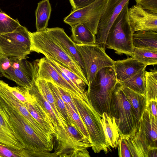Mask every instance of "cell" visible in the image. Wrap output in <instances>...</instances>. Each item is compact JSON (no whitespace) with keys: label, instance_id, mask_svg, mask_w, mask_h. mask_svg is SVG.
Returning <instances> with one entry per match:
<instances>
[{"label":"cell","instance_id":"18","mask_svg":"<svg viewBox=\"0 0 157 157\" xmlns=\"http://www.w3.org/2000/svg\"><path fill=\"white\" fill-rule=\"evenodd\" d=\"M33 98L24 105L30 114L49 135L55 137L56 135L53 123L48 114L32 96Z\"/></svg>","mask_w":157,"mask_h":157},{"label":"cell","instance_id":"41","mask_svg":"<svg viewBox=\"0 0 157 157\" xmlns=\"http://www.w3.org/2000/svg\"><path fill=\"white\" fill-rule=\"evenodd\" d=\"M157 101L152 100L149 101L146 105V110L154 116L157 117Z\"/></svg>","mask_w":157,"mask_h":157},{"label":"cell","instance_id":"26","mask_svg":"<svg viewBox=\"0 0 157 157\" xmlns=\"http://www.w3.org/2000/svg\"><path fill=\"white\" fill-rule=\"evenodd\" d=\"M29 90V94L35 98L42 108L48 114L52 120L54 127L57 125L62 127L51 106L43 96L35 82Z\"/></svg>","mask_w":157,"mask_h":157},{"label":"cell","instance_id":"3","mask_svg":"<svg viewBox=\"0 0 157 157\" xmlns=\"http://www.w3.org/2000/svg\"><path fill=\"white\" fill-rule=\"evenodd\" d=\"M31 52L41 53L74 72L81 78L87 86L89 83L81 68L51 37L46 30L31 32Z\"/></svg>","mask_w":157,"mask_h":157},{"label":"cell","instance_id":"8","mask_svg":"<svg viewBox=\"0 0 157 157\" xmlns=\"http://www.w3.org/2000/svg\"><path fill=\"white\" fill-rule=\"evenodd\" d=\"M29 31L21 25L14 31L0 34V54L8 57L26 59L31 52Z\"/></svg>","mask_w":157,"mask_h":157},{"label":"cell","instance_id":"29","mask_svg":"<svg viewBox=\"0 0 157 157\" xmlns=\"http://www.w3.org/2000/svg\"><path fill=\"white\" fill-rule=\"evenodd\" d=\"M147 104L151 101H157V71H145ZM146 104V105H147Z\"/></svg>","mask_w":157,"mask_h":157},{"label":"cell","instance_id":"34","mask_svg":"<svg viewBox=\"0 0 157 157\" xmlns=\"http://www.w3.org/2000/svg\"><path fill=\"white\" fill-rule=\"evenodd\" d=\"M7 86L13 95L23 104L30 101L33 98L28 89L19 86L12 87L8 84Z\"/></svg>","mask_w":157,"mask_h":157},{"label":"cell","instance_id":"42","mask_svg":"<svg viewBox=\"0 0 157 157\" xmlns=\"http://www.w3.org/2000/svg\"><path fill=\"white\" fill-rule=\"evenodd\" d=\"M157 148H153L149 150L148 154V157H156Z\"/></svg>","mask_w":157,"mask_h":157},{"label":"cell","instance_id":"4","mask_svg":"<svg viewBox=\"0 0 157 157\" xmlns=\"http://www.w3.org/2000/svg\"><path fill=\"white\" fill-rule=\"evenodd\" d=\"M65 129L55 127L56 145L55 157H90L87 149L92 147L91 140L86 137L77 126L67 124Z\"/></svg>","mask_w":157,"mask_h":157},{"label":"cell","instance_id":"31","mask_svg":"<svg viewBox=\"0 0 157 157\" xmlns=\"http://www.w3.org/2000/svg\"><path fill=\"white\" fill-rule=\"evenodd\" d=\"M132 57L146 66L157 63V50L134 48Z\"/></svg>","mask_w":157,"mask_h":157},{"label":"cell","instance_id":"32","mask_svg":"<svg viewBox=\"0 0 157 157\" xmlns=\"http://www.w3.org/2000/svg\"><path fill=\"white\" fill-rule=\"evenodd\" d=\"M21 25L17 19L11 18L0 9V34L13 32Z\"/></svg>","mask_w":157,"mask_h":157},{"label":"cell","instance_id":"24","mask_svg":"<svg viewBox=\"0 0 157 157\" xmlns=\"http://www.w3.org/2000/svg\"><path fill=\"white\" fill-rule=\"evenodd\" d=\"M71 39L73 42L79 44H96V36L84 25L78 23L71 26Z\"/></svg>","mask_w":157,"mask_h":157},{"label":"cell","instance_id":"43","mask_svg":"<svg viewBox=\"0 0 157 157\" xmlns=\"http://www.w3.org/2000/svg\"><path fill=\"white\" fill-rule=\"evenodd\" d=\"M1 74V73H0V75H1V74Z\"/></svg>","mask_w":157,"mask_h":157},{"label":"cell","instance_id":"9","mask_svg":"<svg viewBox=\"0 0 157 157\" xmlns=\"http://www.w3.org/2000/svg\"><path fill=\"white\" fill-rule=\"evenodd\" d=\"M75 44L83 62L89 83L100 70L113 66L115 61L106 54L105 49L98 44Z\"/></svg>","mask_w":157,"mask_h":157},{"label":"cell","instance_id":"15","mask_svg":"<svg viewBox=\"0 0 157 157\" xmlns=\"http://www.w3.org/2000/svg\"><path fill=\"white\" fill-rule=\"evenodd\" d=\"M128 15L133 33L143 30L157 32V13L146 11L136 4L128 9Z\"/></svg>","mask_w":157,"mask_h":157},{"label":"cell","instance_id":"19","mask_svg":"<svg viewBox=\"0 0 157 157\" xmlns=\"http://www.w3.org/2000/svg\"><path fill=\"white\" fill-rule=\"evenodd\" d=\"M147 66L131 57L115 61L113 67L117 81L121 83Z\"/></svg>","mask_w":157,"mask_h":157},{"label":"cell","instance_id":"22","mask_svg":"<svg viewBox=\"0 0 157 157\" xmlns=\"http://www.w3.org/2000/svg\"><path fill=\"white\" fill-rule=\"evenodd\" d=\"M104 131L107 140L113 148L117 147L120 134L114 117L109 116L104 112L101 116Z\"/></svg>","mask_w":157,"mask_h":157},{"label":"cell","instance_id":"16","mask_svg":"<svg viewBox=\"0 0 157 157\" xmlns=\"http://www.w3.org/2000/svg\"><path fill=\"white\" fill-rule=\"evenodd\" d=\"M46 30L52 39L81 67L86 76L84 65L75 43L67 35L64 29L59 27L48 28Z\"/></svg>","mask_w":157,"mask_h":157},{"label":"cell","instance_id":"21","mask_svg":"<svg viewBox=\"0 0 157 157\" xmlns=\"http://www.w3.org/2000/svg\"><path fill=\"white\" fill-rule=\"evenodd\" d=\"M135 48L157 50V32L150 30L135 32L132 36Z\"/></svg>","mask_w":157,"mask_h":157},{"label":"cell","instance_id":"10","mask_svg":"<svg viewBox=\"0 0 157 157\" xmlns=\"http://www.w3.org/2000/svg\"><path fill=\"white\" fill-rule=\"evenodd\" d=\"M107 0H96L85 7L73 10L64 18L63 22L70 26L81 23L94 35Z\"/></svg>","mask_w":157,"mask_h":157},{"label":"cell","instance_id":"30","mask_svg":"<svg viewBox=\"0 0 157 157\" xmlns=\"http://www.w3.org/2000/svg\"><path fill=\"white\" fill-rule=\"evenodd\" d=\"M40 153L24 148L17 149L0 144V157H43Z\"/></svg>","mask_w":157,"mask_h":157},{"label":"cell","instance_id":"13","mask_svg":"<svg viewBox=\"0 0 157 157\" xmlns=\"http://www.w3.org/2000/svg\"><path fill=\"white\" fill-rule=\"evenodd\" d=\"M129 0H107L99 23L96 34V43L105 49V44L109 30L113 22L126 4Z\"/></svg>","mask_w":157,"mask_h":157},{"label":"cell","instance_id":"14","mask_svg":"<svg viewBox=\"0 0 157 157\" xmlns=\"http://www.w3.org/2000/svg\"><path fill=\"white\" fill-rule=\"evenodd\" d=\"M35 61L37 70L36 78L48 82H52L56 85L67 91L70 94L81 96L83 94H81L67 82L46 57Z\"/></svg>","mask_w":157,"mask_h":157},{"label":"cell","instance_id":"12","mask_svg":"<svg viewBox=\"0 0 157 157\" xmlns=\"http://www.w3.org/2000/svg\"><path fill=\"white\" fill-rule=\"evenodd\" d=\"M7 83L0 80V96L10 106L16 110L26 120L29 124L48 146L53 144V138L48 134L30 114L24 104L12 94Z\"/></svg>","mask_w":157,"mask_h":157},{"label":"cell","instance_id":"11","mask_svg":"<svg viewBox=\"0 0 157 157\" xmlns=\"http://www.w3.org/2000/svg\"><path fill=\"white\" fill-rule=\"evenodd\" d=\"M132 133L145 157H148L149 149L157 148V117L146 109Z\"/></svg>","mask_w":157,"mask_h":157},{"label":"cell","instance_id":"36","mask_svg":"<svg viewBox=\"0 0 157 157\" xmlns=\"http://www.w3.org/2000/svg\"><path fill=\"white\" fill-rule=\"evenodd\" d=\"M0 72L1 75L11 80L13 73L9 57L0 54Z\"/></svg>","mask_w":157,"mask_h":157},{"label":"cell","instance_id":"33","mask_svg":"<svg viewBox=\"0 0 157 157\" xmlns=\"http://www.w3.org/2000/svg\"><path fill=\"white\" fill-rule=\"evenodd\" d=\"M52 60L64 72L77 88L82 93H86V86H87L85 82L81 78L67 68L64 67L56 61Z\"/></svg>","mask_w":157,"mask_h":157},{"label":"cell","instance_id":"35","mask_svg":"<svg viewBox=\"0 0 157 157\" xmlns=\"http://www.w3.org/2000/svg\"><path fill=\"white\" fill-rule=\"evenodd\" d=\"M65 103L69 114L76 125L83 135L90 140L86 127L80 116L73 110L68 104Z\"/></svg>","mask_w":157,"mask_h":157},{"label":"cell","instance_id":"20","mask_svg":"<svg viewBox=\"0 0 157 157\" xmlns=\"http://www.w3.org/2000/svg\"><path fill=\"white\" fill-rule=\"evenodd\" d=\"M120 87L132 107L138 123L146 109V96L132 90L120 83Z\"/></svg>","mask_w":157,"mask_h":157},{"label":"cell","instance_id":"2","mask_svg":"<svg viewBox=\"0 0 157 157\" xmlns=\"http://www.w3.org/2000/svg\"><path fill=\"white\" fill-rule=\"evenodd\" d=\"M78 114L87 128L95 153L103 151L107 154L111 151L105 135L100 115L88 101L86 93L81 96L71 94Z\"/></svg>","mask_w":157,"mask_h":157},{"label":"cell","instance_id":"28","mask_svg":"<svg viewBox=\"0 0 157 157\" xmlns=\"http://www.w3.org/2000/svg\"><path fill=\"white\" fill-rule=\"evenodd\" d=\"M48 82L54 97L56 107L59 113L65 120L67 124L76 125L69 114L65 102L62 99L56 86L52 82L48 81Z\"/></svg>","mask_w":157,"mask_h":157},{"label":"cell","instance_id":"1","mask_svg":"<svg viewBox=\"0 0 157 157\" xmlns=\"http://www.w3.org/2000/svg\"><path fill=\"white\" fill-rule=\"evenodd\" d=\"M113 66L104 67L89 83L86 92L88 101L101 117L105 112L112 117L110 104L113 91L117 83Z\"/></svg>","mask_w":157,"mask_h":157},{"label":"cell","instance_id":"37","mask_svg":"<svg viewBox=\"0 0 157 157\" xmlns=\"http://www.w3.org/2000/svg\"><path fill=\"white\" fill-rule=\"evenodd\" d=\"M137 4L144 9L154 13H157V0H135Z\"/></svg>","mask_w":157,"mask_h":157},{"label":"cell","instance_id":"7","mask_svg":"<svg viewBox=\"0 0 157 157\" xmlns=\"http://www.w3.org/2000/svg\"><path fill=\"white\" fill-rule=\"evenodd\" d=\"M111 116L114 117L120 136L132 133L138 123L135 113L117 82L113 92L110 104Z\"/></svg>","mask_w":157,"mask_h":157},{"label":"cell","instance_id":"39","mask_svg":"<svg viewBox=\"0 0 157 157\" xmlns=\"http://www.w3.org/2000/svg\"><path fill=\"white\" fill-rule=\"evenodd\" d=\"M117 147L119 157H132L124 139L121 136H120Z\"/></svg>","mask_w":157,"mask_h":157},{"label":"cell","instance_id":"6","mask_svg":"<svg viewBox=\"0 0 157 157\" xmlns=\"http://www.w3.org/2000/svg\"><path fill=\"white\" fill-rule=\"evenodd\" d=\"M129 2L123 7L109 32L105 48L114 50L118 54H124L132 57L134 47L132 43L133 33L128 15Z\"/></svg>","mask_w":157,"mask_h":157},{"label":"cell","instance_id":"5","mask_svg":"<svg viewBox=\"0 0 157 157\" xmlns=\"http://www.w3.org/2000/svg\"><path fill=\"white\" fill-rule=\"evenodd\" d=\"M0 101L7 117L15 132L26 149L53 157L47 144L16 110L9 105L0 96Z\"/></svg>","mask_w":157,"mask_h":157},{"label":"cell","instance_id":"25","mask_svg":"<svg viewBox=\"0 0 157 157\" xmlns=\"http://www.w3.org/2000/svg\"><path fill=\"white\" fill-rule=\"evenodd\" d=\"M146 67L120 83L136 92L146 96Z\"/></svg>","mask_w":157,"mask_h":157},{"label":"cell","instance_id":"23","mask_svg":"<svg viewBox=\"0 0 157 157\" xmlns=\"http://www.w3.org/2000/svg\"><path fill=\"white\" fill-rule=\"evenodd\" d=\"M51 11L49 0H42L38 3L35 11L36 31H44L48 28Z\"/></svg>","mask_w":157,"mask_h":157},{"label":"cell","instance_id":"17","mask_svg":"<svg viewBox=\"0 0 157 157\" xmlns=\"http://www.w3.org/2000/svg\"><path fill=\"white\" fill-rule=\"evenodd\" d=\"M0 144L17 149L25 148L8 119L0 101Z\"/></svg>","mask_w":157,"mask_h":157},{"label":"cell","instance_id":"38","mask_svg":"<svg viewBox=\"0 0 157 157\" xmlns=\"http://www.w3.org/2000/svg\"><path fill=\"white\" fill-rule=\"evenodd\" d=\"M56 86L60 96L64 102L68 104L73 110L78 114V110L70 94L63 89L56 85Z\"/></svg>","mask_w":157,"mask_h":157},{"label":"cell","instance_id":"40","mask_svg":"<svg viewBox=\"0 0 157 157\" xmlns=\"http://www.w3.org/2000/svg\"><path fill=\"white\" fill-rule=\"evenodd\" d=\"M96 0H69L73 10L82 8L93 2Z\"/></svg>","mask_w":157,"mask_h":157},{"label":"cell","instance_id":"27","mask_svg":"<svg viewBox=\"0 0 157 157\" xmlns=\"http://www.w3.org/2000/svg\"><path fill=\"white\" fill-rule=\"evenodd\" d=\"M35 83L44 98L48 102L59 121L63 128L67 125L65 120L58 112L56 106L54 99L48 82L43 79L36 78Z\"/></svg>","mask_w":157,"mask_h":157}]
</instances>
